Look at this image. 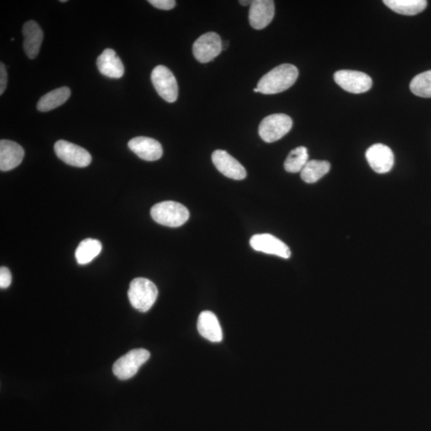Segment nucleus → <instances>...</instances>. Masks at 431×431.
<instances>
[{
    "label": "nucleus",
    "mask_w": 431,
    "mask_h": 431,
    "mask_svg": "<svg viewBox=\"0 0 431 431\" xmlns=\"http://www.w3.org/2000/svg\"><path fill=\"white\" fill-rule=\"evenodd\" d=\"M299 71L291 64H282L275 67L260 79L257 88L260 93L275 94L285 92L296 83Z\"/></svg>",
    "instance_id": "1"
},
{
    "label": "nucleus",
    "mask_w": 431,
    "mask_h": 431,
    "mask_svg": "<svg viewBox=\"0 0 431 431\" xmlns=\"http://www.w3.org/2000/svg\"><path fill=\"white\" fill-rule=\"evenodd\" d=\"M151 214L153 219L160 225L171 228L183 226L189 218L187 208L172 201L160 202L153 205Z\"/></svg>",
    "instance_id": "2"
},
{
    "label": "nucleus",
    "mask_w": 431,
    "mask_h": 431,
    "mask_svg": "<svg viewBox=\"0 0 431 431\" xmlns=\"http://www.w3.org/2000/svg\"><path fill=\"white\" fill-rule=\"evenodd\" d=\"M158 291L152 281L146 278H135L131 281L128 297L135 310L146 312L156 302Z\"/></svg>",
    "instance_id": "3"
},
{
    "label": "nucleus",
    "mask_w": 431,
    "mask_h": 431,
    "mask_svg": "<svg viewBox=\"0 0 431 431\" xmlns=\"http://www.w3.org/2000/svg\"><path fill=\"white\" fill-rule=\"evenodd\" d=\"M292 119L285 114H274L266 117L259 126V135L267 143L281 140L292 127Z\"/></svg>",
    "instance_id": "4"
},
{
    "label": "nucleus",
    "mask_w": 431,
    "mask_h": 431,
    "mask_svg": "<svg viewBox=\"0 0 431 431\" xmlns=\"http://www.w3.org/2000/svg\"><path fill=\"white\" fill-rule=\"evenodd\" d=\"M150 357L151 353L146 349L131 350L115 362L114 374L121 380H129Z\"/></svg>",
    "instance_id": "5"
},
{
    "label": "nucleus",
    "mask_w": 431,
    "mask_h": 431,
    "mask_svg": "<svg viewBox=\"0 0 431 431\" xmlns=\"http://www.w3.org/2000/svg\"><path fill=\"white\" fill-rule=\"evenodd\" d=\"M151 80L158 94L168 103H174L178 97L177 79L167 67L158 66L153 69Z\"/></svg>",
    "instance_id": "6"
},
{
    "label": "nucleus",
    "mask_w": 431,
    "mask_h": 431,
    "mask_svg": "<svg viewBox=\"0 0 431 431\" xmlns=\"http://www.w3.org/2000/svg\"><path fill=\"white\" fill-rule=\"evenodd\" d=\"M55 152L63 162L74 167H87L92 161V157L87 150L67 141H58L55 144Z\"/></svg>",
    "instance_id": "7"
},
{
    "label": "nucleus",
    "mask_w": 431,
    "mask_h": 431,
    "mask_svg": "<svg viewBox=\"0 0 431 431\" xmlns=\"http://www.w3.org/2000/svg\"><path fill=\"white\" fill-rule=\"evenodd\" d=\"M223 42L215 32H208L196 40L193 46V53L196 60L206 63L214 60L221 54Z\"/></svg>",
    "instance_id": "8"
},
{
    "label": "nucleus",
    "mask_w": 431,
    "mask_h": 431,
    "mask_svg": "<svg viewBox=\"0 0 431 431\" xmlns=\"http://www.w3.org/2000/svg\"><path fill=\"white\" fill-rule=\"evenodd\" d=\"M334 79L340 87L349 93H365L372 87L371 78L364 72L341 70L335 73Z\"/></svg>",
    "instance_id": "9"
},
{
    "label": "nucleus",
    "mask_w": 431,
    "mask_h": 431,
    "mask_svg": "<svg viewBox=\"0 0 431 431\" xmlns=\"http://www.w3.org/2000/svg\"><path fill=\"white\" fill-rule=\"evenodd\" d=\"M366 158L371 169L380 174L390 172L395 164V156L391 148L380 143L367 149Z\"/></svg>",
    "instance_id": "10"
},
{
    "label": "nucleus",
    "mask_w": 431,
    "mask_h": 431,
    "mask_svg": "<svg viewBox=\"0 0 431 431\" xmlns=\"http://www.w3.org/2000/svg\"><path fill=\"white\" fill-rule=\"evenodd\" d=\"M249 243L255 251L278 255L284 259H289L291 257L289 246L271 234H257L250 239Z\"/></svg>",
    "instance_id": "11"
},
{
    "label": "nucleus",
    "mask_w": 431,
    "mask_h": 431,
    "mask_svg": "<svg viewBox=\"0 0 431 431\" xmlns=\"http://www.w3.org/2000/svg\"><path fill=\"white\" fill-rule=\"evenodd\" d=\"M212 161L219 172L228 178L241 180L246 178V169L225 151L217 150L212 153Z\"/></svg>",
    "instance_id": "12"
},
{
    "label": "nucleus",
    "mask_w": 431,
    "mask_h": 431,
    "mask_svg": "<svg viewBox=\"0 0 431 431\" xmlns=\"http://www.w3.org/2000/svg\"><path fill=\"white\" fill-rule=\"evenodd\" d=\"M275 3L271 0H255L249 10V23L255 30H262L273 19Z\"/></svg>",
    "instance_id": "13"
},
{
    "label": "nucleus",
    "mask_w": 431,
    "mask_h": 431,
    "mask_svg": "<svg viewBox=\"0 0 431 431\" xmlns=\"http://www.w3.org/2000/svg\"><path fill=\"white\" fill-rule=\"evenodd\" d=\"M128 146L137 157L147 162L157 161L163 154L161 144L151 137H134L128 143Z\"/></svg>",
    "instance_id": "14"
},
{
    "label": "nucleus",
    "mask_w": 431,
    "mask_h": 431,
    "mask_svg": "<svg viewBox=\"0 0 431 431\" xmlns=\"http://www.w3.org/2000/svg\"><path fill=\"white\" fill-rule=\"evenodd\" d=\"M24 158L22 146L10 140L0 142V169L9 171L19 166Z\"/></svg>",
    "instance_id": "15"
},
{
    "label": "nucleus",
    "mask_w": 431,
    "mask_h": 431,
    "mask_svg": "<svg viewBox=\"0 0 431 431\" xmlns=\"http://www.w3.org/2000/svg\"><path fill=\"white\" fill-rule=\"evenodd\" d=\"M24 49L26 55L31 60L38 56L44 40V32L35 21L31 20L24 25Z\"/></svg>",
    "instance_id": "16"
},
{
    "label": "nucleus",
    "mask_w": 431,
    "mask_h": 431,
    "mask_svg": "<svg viewBox=\"0 0 431 431\" xmlns=\"http://www.w3.org/2000/svg\"><path fill=\"white\" fill-rule=\"evenodd\" d=\"M198 329L201 337L210 341L212 343L222 341V329L214 313L210 311L202 312L198 317Z\"/></svg>",
    "instance_id": "17"
},
{
    "label": "nucleus",
    "mask_w": 431,
    "mask_h": 431,
    "mask_svg": "<svg viewBox=\"0 0 431 431\" xmlns=\"http://www.w3.org/2000/svg\"><path fill=\"white\" fill-rule=\"evenodd\" d=\"M97 66L101 74L110 78H120L125 72L124 63L112 49L104 50L99 56Z\"/></svg>",
    "instance_id": "18"
},
{
    "label": "nucleus",
    "mask_w": 431,
    "mask_h": 431,
    "mask_svg": "<svg viewBox=\"0 0 431 431\" xmlns=\"http://www.w3.org/2000/svg\"><path fill=\"white\" fill-rule=\"evenodd\" d=\"M71 90L64 87L48 92L40 99L37 103V109L41 112L54 110L65 103L71 97Z\"/></svg>",
    "instance_id": "19"
},
{
    "label": "nucleus",
    "mask_w": 431,
    "mask_h": 431,
    "mask_svg": "<svg viewBox=\"0 0 431 431\" xmlns=\"http://www.w3.org/2000/svg\"><path fill=\"white\" fill-rule=\"evenodd\" d=\"M383 3L393 12L403 15H418L428 7L425 0H384Z\"/></svg>",
    "instance_id": "20"
},
{
    "label": "nucleus",
    "mask_w": 431,
    "mask_h": 431,
    "mask_svg": "<svg viewBox=\"0 0 431 431\" xmlns=\"http://www.w3.org/2000/svg\"><path fill=\"white\" fill-rule=\"evenodd\" d=\"M331 169V164L327 161H319V160H311L308 161L306 166L303 167L301 172V178L303 182L312 184L321 180Z\"/></svg>",
    "instance_id": "21"
},
{
    "label": "nucleus",
    "mask_w": 431,
    "mask_h": 431,
    "mask_svg": "<svg viewBox=\"0 0 431 431\" xmlns=\"http://www.w3.org/2000/svg\"><path fill=\"white\" fill-rule=\"evenodd\" d=\"M102 244L98 239L92 238L83 239L76 251L77 262L82 265L92 262L102 251Z\"/></svg>",
    "instance_id": "22"
},
{
    "label": "nucleus",
    "mask_w": 431,
    "mask_h": 431,
    "mask_svg": "<svg viewBox=\"0 0 431 431\" xmlns=\"http://www.w3.org/2000/svg\"><path fill=\"white\" fill-rule=\"evenodd\" d=\"M308 162L307 148L299 146L292 150L287 156L285 162V169L287 172L296 174L302 171Z\"/></svg>",
    "instance_id": "23"
},
{
    "label": "nucleus",
    "mask_w": 431,
    "mask_h": 431,
    "mask_svg": "<svg viewBox=\"0 0 431 431\" xmlns=\"http://www.w3.org/2000/svg\"><path fill=\"white\" fill-rule=\"evenodd\" d=\"M409 89L419 97L431 98V71L419 74L415 76L409 84Z\"/></svg>",
    "instance_id": "24"
},
{
    "label": "nucleus",
    "mask_w": 431,
    "mask_h": 431,
    "mask_svg": "<svg viewBox=\"0 0 431 431\" xmlns=\"http://www.w3.org/2000/svg\"><path fill=\"white\" fill-rule=\"evenodd\" d=\"M12 274L6 267L0 269V287L1 289H7L12 284Z\"/></svg>",
    "instance_id": "25"
},
{
    "label": "nucleus",
    "mask_w": 431,
    "mask_h": 431,
    "mask_svg": "<svg viewBox=\"0 0 431 431\" xmlns=\"http://www.w3.org/2000/svg\"><path fill=\"white\" fill-rule=\"evenodd\" d=\"M153 7L161 10H171L176 6L174 0H150L149 1Z\"/></svg>",
    "instance_id": "26"
},
{
    "label": "nucleus",
    "mask_w": 431,
    "mask_h": 431,
    "mask_svg": "<svg viewBox=\"0 0 431 431\" xmlns=\"http://www.w3.org/2000/svg\"><path fill=\"white\" fill-rule=\"evenodd\" d=\"M8 85V73L3 62L0 63V94H3Z\"/></svg>",
    "instance_id": "27"
},
{
    "label": "nucleus",
    "mask_w": 431,
    "mask_h": 431,
    "mask_svg": "<svg viewBox=\"0 0 431 431\" xmlns=\"http://www.w3.org/2000/svg\"><path fill=\"white\" fill-rule=\"evenodd\" d=\"M252 3L253 1H243V0H242V1H239V3L243 5V6H247V5H248L249 3Z\"/></svg>",
    "instance_id": "28"
},
{
    "label": "nucleus",
    "mask_w": 431,
    "mask_h": 431,
    "mask_svg": "<svg viewBox=\"0 0 431 431\" xmlns=\"http://www.w3.org/2000/svg\"><path fill=\"white\" fill-rule=\"evenodd\" d=\"M254 92H255V93H260V92H259V89H258L257 87V88H255V89H254Z\"/></svg>",
    "instance_id": "29"
}]
</instances>
